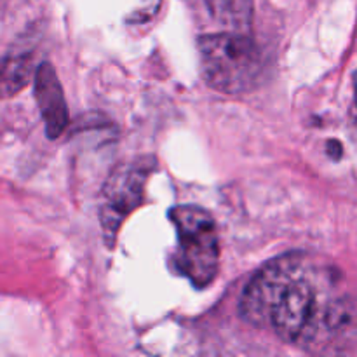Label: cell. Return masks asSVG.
<instances>
[{
  "label": "cell",
  "instance_id": "cell-1",
  "mask_svg": "<svg viewBox=\"0 0 357 357\" xmlns=\"http://www.w3.org/2000/svg\"><path fill=\"white\" fill-rule=\"evenodd\" d=\"M340 275L317 268L303 253L267 261L251 278L239 314L253 326H271L282 342L307 351H324V330Z\"/></svg>",
  "mask_w": 357,
  "mask_h": 357
},
{
  "label": "cell",
  "instance_id": "cell-2",
  "mask_svg": "<svg viewBox=\"0 0 357 357\" xmlns=\"http://www.w3.org/2000/svg\"><path fill=\"white\" fill-rule=\"evenodd\" d=\"M199 56L204 82L220 93H250L264 77L260 45L241 31L204 35L199 38Z\"/></svg>",
  "mask_w": 357,
  "mask_h": 357
},
{
  "label": "cell",
  "instance_id": "cell-3",
  "mask_svg": "<svg viewBox=\"0 0 357 357\" xmlns=\"http://www.w3.org/2000/svg\"><path fill=\"white\" fill-rule=\"evenodd\" d=\"M178 230V251L174 265L195 288H206L215 281L220 265L218 229L206 209L199 206H178L169 211Z\"/></svg>",
  "mask_w": 357,
  "mask_h": 357
},
{
  "label": "cell",
  "instance_id": "cell-4",
  "mask_svg": "<svg viewBox=\"0 0 357 357\" xmlns=\"http://www.w3.org/2000/svg\"><path fill=\"white\" fill-rule=\"evenodd\" d=\"M155 167L152 157L122 162L112 171L103 187L100 206V220L105 237L112 244L119 227L126 218L142 204L146 181Z\"/></svg>",
  "mask_w": 357,
  "mask_h": 357
},
{
  "label": "cell",
  "instance_id": "cell-5",
  "mask_svg": "<svg viewBox=\"0 0 357 357\" xmlns=\"http://www.w3.org/2000/svg\"><path fill=\"white\" fill-rule=\"evenodd\" d=\"M35 100L40 107L47 136L58 138L68 124V107L58 75L49 63H42L35 70Z\"/></svg>",
  "mask_w": 357,
  "mask_h": 357
},
{
  "label": "cell",
  "instance_id": "cell-6",
  "mask_svg": "<svg viewBox=\"0 0 357 357\" xmlns=\"http://www.w3.org/2000/svg\"><path fill=\"white\" fill-rule=\"evenodd\" d=\"M209 14L225 31L246 33L253 21V0H204Z\"/></svg>",
  "mask_w": 357,
  "mask_h": 357
},
{
  "label": "cell",
  "instance_id": "cell-7",
  "mask_svg": "<svg viewBox=\"0 0 357 357\" xmlns=\"http://www.w3.org/2000/svg\"><path fill=\"white\" fill-rule=\"evenodd\" d=\"M35 70L37 65L30 52H17L3 58L0 61V98H9L20 93L28 86L35 75Z\"/></svg>",
  "mask_w": 357,
  "mask_h": 357
},
{
  "label": "cell",
  "instance_id": "cell-8",
  "mask_svg": "<svg viewBox=\"0 0 357 357\" xmlns=\"http://www.w3.org/2000/svg\"><path fill=\"white\" fill-rule=\"evenodd\" d=\"M328 155L333 157L335 160H338L342 157V149H340V143L338 142H330L328 143Z\"/></svg>",
  "mask_w": 357,
  "mask_h": 357
}]
</instances>
